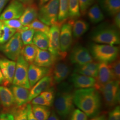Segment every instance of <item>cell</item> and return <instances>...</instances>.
I'll return each mask as SVG.
<instances>
[{
  "mask_svg": "<svg viewBox=\"0 0 120 120\" xmlns=\"http://www.w3.org/2000/svg\"><path fill=\"white\" fill-rule=\"evenodd\" d=\"M73 102L77 108L90 118L98 116L102 102L101 95L95 88L81 89L73 93Z\"/></svg>",
  "mask_w": 120,
  "mask_h": 120,
  "instance_id": "1",
  "label": "cell"
},
{
  "mask_svg": "<svg viewBox=\"0 0 120 120\" xmlns=\"http://www.w3.org/2000/svg\"><path fill=\"white\" fill-rule=\"evenodd\" d=\"M59 90L55 96L54 105L57 113L63 120H64L71 114L74 108L73 92H72V86L69 84L61 85Z\"/></svg>",
  "mask_w": 120,
  "mask_h": 120,
  "instance_id": "2",
  "label": "cell"
},
{
  "mask_svg": "<svg viewBox=\"0 0 120 120\" xmlns=\"http://www.w3.org/2000/svg\"><path fill=\"white\" fill-rule=\"evenodd\" d=\"M90 39L94 43L114 45L120 43V33L114 26L102 24L91 33Z\"/></svg>",
  "mask_w": 120,
  "mask_h": 120,
  "instance_id": "3",
  "label": "cell"
},
{
  "mask_svg": "<svg viewBox=\"0 0 120 120\" xmlns=\"http://www.w3.org/2000/svg\"><path fill=\"white\" fill-rule=\"evenodd\" d=\"M89 51L93 59L100 63L109 64L118 57L119 48L114 45L94 43L90 45Z\"/></svg>",
  "mask_w": 120,
  "mask_h": 120,
  "instance_id": "4",
  "label": "cell"
},
{
  "mask_svg": "<svg viewBox=\"0 0 120 120\" xmlns=\"http://www.w3.org/2000/svg\"><path fill=\"white\" fill-rule=\"evenodd\" d=\"M59 0H50L40 7L38 17L39 20L48 26L58 23Z\"/></svg>",
  "mask_w": 120,
  "mask_h": 120,
  "instance_id": "5",
  "label": "cell"
},
{
  "mask_svg": "<svg viewBox=\"0 0 120 120\" xmlns=\"http://www.w3.org/2000/svg\"><path fill=\"white\" fill-rule=\"evenodd\" d=\"M23 46L20 34L17 32L8 41L0 45V51L10 60L16 61L21 54Z\"/></svg>",
  "mask_w": 120,
  "mask_h": 120,
  "instance_id": "6",
  "label": "cell"
},
{
  "mask_svg": "<svg viewBox=\"0 0 120 120\" xmlns=\"http://www.w3.org/2000/svg\"><path fill=\"white\" fill-rule=\"evenodd\" d=\"M74 20H68L63 23L60 27V59H65L67 52L73 43L72 25Z\"/></svg>",
  "mask_w": 120,
  "mask_h": 120,
  "instance_id": "7",
  "label": "cell"
},
{
  "mask_svg": "<svg viewBox=\"0 0 120 120\" xmlns=\"http://www.w3.org/2000/svg\"><path fill=\"white\" fill-rule=\"evenodd\" d=\"M30 64L21 54L16 60L15 71L13 79V85L20 86L28 89L31 86L28 78V69Z\"/></svg>",
  "mask_w": 120,
  "mask_h": 120,
  "instance_id": "8",
  "label": "cell"
},
{
  "mask_svg": "<svg viewBox=\"0 0 120 120\" xmlns=\"http://www.w3.org/2000/svg\"><path fill=\"white\" fill-rule=\"evenodd\" d=\"M65 59L57 60L52 67L50 75L54 84H59L66 79L71 73V68Z\"/></svg>",
  "mask_w": 120,
  "mask_h": 120,
  "instance_id": "9",
  "label": "cell"
},
{
  "mask_svg": "<svg viewBox=\"0 0 120 120\" xmlns=\"http://www.w3.org/2000/svg\"><path fill=\"white\" fill-rule=\"evenodd\" d=\"M61 25L58 22L51 26L49 37L48 49L53 56L60 59V33Z\"/></svg>",
  "mask_w": 120,
  "mask_h": 120,
  "instance_id": "10",
  "label": "cell"
},
{
  "mask_svg": "<svg viewBox=\"0 0 120 120\" xmlns=\"http://www.w3.org/2000/svg\"><path fill=\"white\" fill-rule=\"evenodd\" d=\"M69 59L72 64L76 65H83L94 61L89 50L79 45L73 48Z\"/></svg>",
  "mask_w": 120,
  "mask_h": 120,
  "instance_id": "11",
  "label": "cell"
},
{
  "mask_svg": "<svg viewBox=\"0 0 120 120\" xmlns=\"http://www.w3.org/2000/svg\"><path fill=\"white\" fill-rule=\"evenodd\" d=\"M26 5L18 0H12L0 15V20L5 21L19 19L26 9Z\"/></svg>",
  "mask_w": 120,
  "mask_h": 120,
  "instance_id": "12",
  "label": "cell"
},
{
  "mask_svg": "<svg viewBox=\"0 0 120 120\" xmlns=\"http://www.w3.org/2000/svg\"><path fill=\"white\" fill-rule=\"evenodd\" d=\"M96 78L94 88L98 90L109 82L115 80L109 64L104 62L99 63L98 76Z\"/></svg>",
  "mask_w": 120,
  "mask_h": 120,
  "instance_id": "13",
  "label": "cell"
},
{
  "mask_svg": "<svg viewBox=\"0 0 120 120\" xmlns=\"http://www.w3.org/2000/svg\"><path fill=\"white\" fill-rule=\"evenodd\" d=\"M16 65V62L6 58H0V69L3 76V85L7 86L12 84Z\"/></svg>",
  "mask_w": 120,
  "mask_h": 120,
  "instance_id": "14",
  "label": "cell"
},
{
  "mask_svg": "<svg viewBox=\"0 0 120 120\" xmlns=\"http://www.w3.org/2000/svg\"><path fill=\"white\" fill-rule=\"evenodd\" d=\"M119 85L110 86L100 90L103 96L104 101L108 107L116 105L120 102Z\"/></svg>",
  "mask_w": 120,
  "mask_h": 120,
  "instance_id": "15",
  "label": "cell"
},
{
  "mask_svg": "<svg viewBox=\"0 0 120 120\" xmlns=\"http://www.w3.org/2000/svg\"><path fill=\"white\" fill-rule=\"evenodd\" d=\"M50 72L51 68L30 64L28 69V78L31 88L41 79L50 75Z\"/></svg>",
  "mask_w": 120,
  "mask_h": 120,
  "instance_id": "16",
  "label": "cell"
},
{
  "mask_svg": "<svg viewBox=\"0 0 120 120\" xmlns=\"http://www.w3.org/2000/svg\"><path fill=\"white\" fill-rule=\"evenodd\" d=\"M58 59L49 51L37 48V53L33 64L41 67L50 68Z\"/></svg>",
  "mask_w": 120,
  "mask_h": 120,
  "instance_id": "17",
  "label": "cell"
},
{
  "mask_svg": "<svg viewBox=\"0 0 120 120\" xmlns=\"http://www.w3.org/2000/svg\"><path fill=\"white\" fill-rule=\"evenodd\" d=\"M53 85L52 79L50 75L46 76L41 79L32 87V88L30 91L28 102Z\"/></svg>",
  "mask_w": 120,
  "mask_h": 120,
  "instance_id": "18",
  "label": "cell"
},
{
  "mask_svg": "<svg viewBox=\"0 0 120 120\" xmlns=\"http://www.w3.org/2000/svg\"><path fill=\"white\" fill-rule=\"evenodd\" d=\"M70 80L74 87L78 89L94 88L96 82L95 78L74 72L71 75Z\"/></svg>",
  "mask_w": 120,
  "mask_h": 120,
  "instance_id": "19",
  "label": "cell"
},
{
  "mask_svg": "<svg viewBox=\"0 0 120 120\" xmlns=\"http://www.w3.org/2000/svg\"><path fill=\"white\" fill-rule=\"evenodd\" d=\"M10 89L13 93L16 106H21L28 102L30 91L29 89L14 85L11 86Z\"/></svg>",
  "mask_w": 120,
  "mask_h": 120,
  "instance_id": "20",
  "label": "cell"
},
{
  "mask_svg": "<svg viewBox=\"0 0 120 120\" xmlns=\"http://www.w3.org/2000/svg\"><path fill=\"white\" fill-rule=\"evenodd\" d=\"M0 103L5 109H11L15 106L13 93L10 88L0 86Z\"/></svg>",
  "mask_w": 120,
  "mask_h": 120,
  "instance_id": "21",
  "label": "cell"
},
{
  "mask_svg": "<svg viewBox=\"0 0 120 120\" xmlns=\"http://www.w3.org/2000/svg\"><path fill=\"white\" fill-rule=\"evenodd\" d=\"M38 13V9L36 4H29L26 7L19 20L22 25L27 26L37 18Z\"/></svg>",
  "mask_w": 120,
  "mask_h": 120,
  "instance_id": "22",
  "label": "cell"
},
{
  "mask_svg": "<svg viewBox=\"0 0 120 120\" xmlns=\"http://www.w3.org/2000/svg\"><path fill=\"white\" fill-rule=\"evenodd\" d=\"M101 8L109 16L113 17L120 10V0H98Z\"/></svg>",
  "mask_w": 120,
  "mask_h": 120,
  "instance_id": "23",
  "label": "cell"
},
{
  "mask_svg": "<svg viewBox=\"0 0 120 120\" xmlns=\"http://www.w3.org/2000/svg\"><path fill=\"white\" fill-rule=\"evenodd\" d=\"M90 28L89 23L82 19H76L72 25L73 35L76 39H79L86 33Z\"/></svg>",
  "mask_w": 120,
  "mask_h": 120,
  "instance_id": "24",
  "label": "cell"
},
{
  "mask_svg": "<svg viewBox=\"0 0 120 120\" xmlns=\"http://www.w3.org/2000/svg\"><path fill=\"white\" fill-rule=\"evenodd\" d=\"M87 15L90 21L93 24L103 21L105 18L103 12L98 4H95L89 9Z\"/></svg>",
  "mask_w": 120,
  "mask_h": 120,
  "instance_id": "25",
  "label": "cell"
},
{
  "mask_svg": "<svg viewBox=\"0 0 120 120\" xmlns=\"http://www.w3.org/2000/svg\"><path fill=\"white\" fill-rule=\"evenodd\" d=\"M49 37L41 32L35 31L33 44L39 49L47 50L49 47Z\"/></svg>",
  "mask_w": 120,
  "mask_h": 120,
  "instance_id": "26",
  "label": "cell"
},
{
  "mask_svg": "<svg viewBox=\"0 0 120 120\" xmlns=\"http://www.w3.org/2000/svg\"><path fill=\"white\" fill-rule=\"evenodd\" d=\"M32 110L35 117L38 120H47L51 112L48 106L33 105Z\"/></svg>",
  "mask_w": 120,
  "mask_h": 120,
  "instance_id": "27",
  "label": "cell"
},
{
  "mask_svg": "<svg viewBox=\"0 0 120 120\" xmlns=\"http://www.w3.org/2000/svg\"><path fill=\"white\" fill-rule=\"evenodd\" d=\"M37 53V47L34 45H25L22 48L21 55L29 64L33 63Z\"/></svg>",
  "mask_w": 120,
  "mask_h": 120,
  "instance_id": "28",
  "label": "cell"
},
{
  "mask_svg": "<svg viewBox=\"0 0 120 120\" xmlns=\"http://www.w3.org/2000/svg\"><path fill=\"white\" fill-rule=\"evenodd\" d=\"M69 0H59L58 22L62 25L69 17Z\"/></svg>",
  "mask_w": 120,
  "mask_h": 120,
  "instance_id": "29",
  "label": "cell"
},
{
  "mask_svg": "<svg viewBox=\"0 0 120 120\" xmlns=\"http://www.w3.org/2000/svg\"><path fill=\"white\" fill-rule=\"evenodd\" d=\"M69 19L75 21L81 16L78 0H69Z\"/></svg>",
  "mask_w": 120,
  "mask_h": 120,
  "instance_id": "30",
  "label": "cell"
},
{
  "mask_svg": "<svg viewBox=\"0 0 120 120\" xmlns=\"http://www.w3.org/2000/svg\"><path fill=\"white\" fill-rule=\"evenodd\" d=\"M16 32L17 31L15 30L3 23L0 33V45L8 41Z\"/></svg>",
  "mask_w": 120,
  "mask_h": 120,
  "instance_id": "31",
  "label": "cell"
},
{
  "mask_svg": "<svg viewBox=\"0 0 120 120\" xmlns=\"http://www.w3.org/2000/svg\"><path fill=\"white\" fill-rule=\"evenodd\" d=\"M27 104L21 106H14L11 109V112L14 116V120H28L27 114Z\"/></svg>",
  "mask_w": 120,
  "mask_h": 120,
  "instance_id": "32",
  "label": "cell"
},
{
  "mask_svg": "<svg viewBox=\"0 0 120 120\" xmlns=\"http://www.w3.org/2000/svg\"><path fill=\"white\" fill-rule=\"evenodd\" d=\"M27 26L30 28L34 30L35 31L41 32L47 35L48 36L50 31L49 26L44 24L37 18Z\"/></svg>",
  "mask_w": 120,
  "mask_h": 120,
  "instance_id": "33",
  "label": "cell"
},
{
  "mask_svg": "<svg viewBox=\"0 0 120 120\" xmlns=\"http://www.w3.org/2000/svg\"><path fill=\"white\" fill-rule=\"evenodd\" d=\"M35 30L29 28L27 29L22 30L19 33L20 34L21 38L24 45L32 44Z\"/></svg>",
  "mask_w": 120,
  "mask_h": 120,
  "instance_id": "34",
  "label": "cell"
},
{
  "mask_svg": "<svg viewBox=\"0 0 120 120\" xmlns=\"http://www.w3.org/2000/svg\"><path fill=\"white\" fill-rule=\"evenodd\" d=\"M2 22L4 25L15 30L18 32L29 28L27 26L22 25L20 20H18V19L2 21Z\"/></svg>",
  "mask_w": 120,
  "mask_h": 120,
  "instance_id": "35",
  "label": "cell"
},
{
  "mask_svg": "<svg viewBox=\"0 0 120 120\" xmlns=\"http://www.w3.org/2000/svg\"><path fill=\"white\" fill-rule=\"evenodd\" d=\"M115 80H119L120 77V61L118 57L109 64Z\"/></svg>",
  "mask_w": 120,
  "mask_h": 120,
  "instance_id": "36",
  "label": "cell"
},
{
  "mask_svg": "<svg viewBox=\"0 0 120 120\" xmlns=\"http://www.w3.org/2000/svg\"><path fill=\"white\" fill-rule=\"evenodd\" d=\"M70 120H87L88 116L79 109H75L71 112Z\"/></svg>",
  "mask_w": 120,
  "mask_h": 120,
  "instance_id": "37",
  "label": "cell"
},
{
  "mask_svg": "<svg viewBox=\"0 0 120 120\" xmlns=\"http://www.w3.org/2000/svg\"><path fill=\"white\" fill-rule=\"evenodd\" d=\"M80 13L82 15H85L91 5L93 4L94 0H78Z\"/></svg>",
  "mask_w": 120,
  "mask_h": 120,
  "instance_id": "38",
  "label": "cell"
},
{
  "mask_svg": "<svg viewBox=\"0 0 120 120\" xmlns=\"http://www.w3.org/2000/svg\"><path fill=\"white\" fill-rule=\"evenodd\" d=\"M42 96L46 100L48 101L52 104L53 103L54 98H55V94L54 90L53 87H51L47 90H45L41 94Z\"/></svg>",
  "mask_w": 120,
  "mask_h": 120,
  "instance_id": "39",
  "label": "cell"
},
{
  "mask_svg": "<svg viewBox=\"0 0 120 120\" xmlns=\"http://www.w3.org/2000/svg\"><path fill=\"white\" fill-rule=\"evenodd\" d=\"M31 101L32 105H37L48 107L51 106L52 105V104L48 101L41 95H39L38 96L35 98Z\"/></svg>",
  "mask_w": 120,
  "mask_h": 120,
  "instance_id": "40",
  "label": "cell"
},
{
  "mask_svg": "<svg viewBox=\"0 0 120 120\" xmlns=\"http://www.w3.org/2000/svg\"><path fill=\"white\" fill-rule=\"evenodd\" d=\"M108 120H120V107L119 106H116L109 112Z\"/></svg>",
  "mask_w": 120,
  "mask_h": 120,
  "instance_id": "41",
  "label": "cell"
},
{
  "mask_svg": "<svg viewBox=\"0 0 120 120\" xmlns=\"http://www.w3.org/2000/svg\"><path fill=\"white\" fill-rule=\"evenodd\" d=\"M0 120H14V118L11 112L5 111L0 114Z\"/></svg>",
  "mask_w": 120,
  "mask_h": 120,
  "instance_id": "42",
  "label": "cell"
},
{
  "mask_svg": "<svg viewBox=\"0 0 120 120\" xmlns=\"http://www.w3.org/2000/svg\"><path fill=\"white\" fill-rule=\"evenodd\" d=\"M27 114L28 120H38L34 116L32 110V105L30 104H27Z\"/></svg>",
  "mask_w": 120,
  "mask_h": 120,
  "instance_id": "43",
  "label": "cell"
},
{
  "mask_svg": "<svg viewBox=\"0 0 120 120\" xmlns=\"http://www.w3.org/2000/svg\"><path fill=\"white\" fill-rule=\"evenodd\" d=\"M113 26L118 29L120 28V12L117 13L113 17Z\"/></svg>",
  "mask_w": 120,
  "mask_h": 120,
  "instance_id": "44",
  "label": "cell"
},
{
  "mask_svg": "<svg viewBox=\"0 0 120 120\" xmlns=\"http://www.w3.org/2000/svg\"><path fill=\"white\" fill-rule=\"evenodd\" d=\"M47 120H60L59 118L54 111H52Z\"/></svg>",
  "mask_w": 120,
  "mask_h": 120,
  "instance_id": "45",
  "label": "cell"
},
{
  "mask_svg": "<svg viewBox=\"0 0 120 120\" xmlns=\"http://www.w3.org/2000/svg\"><path fill=\"white\" fill-rule=\"evenodd\" d=\"M9 0H0V15L5 5L7 3Z\"/></svg>",
  "mask_w": 120,
  "mask_h": 120,
  "instance_id": "46",
  "label": "cell"
},
{
  "mask_svg": "<svg viewBox=\"0 0 120 120\" xmlns=\"http://www.w3.org/2000/svg\"><path fill=\"white\" fill-rule=\"evenodd\" d=\"M90 120H106V117L105 115H101L93 117Z\"/></svg>",
  "mask_w": 120,
  "mask_h": 120,
  "instance_id": "47",
  "label": "cell"
},
{
  "mask_svg": "<svg viewBox=\"0 0 120 120\" xmlns=\"http://www.w3.org/2000/svg\"><path fill=\"white\" fill-rule=\"evenodd\" d=\"M18 1H20L25 4V5H28L29 4H31L33 3V0H18Z\"/></svg>",
  "mask_w": 120,
  "mask_h": 120,
  "instance_id": "48",
  "label": "cell"
},
{
  "mask_svg": "<svg viewBox=\"0 0 120 120\" xmlns=\"http://www.w3.org/2000/svg\"><path fill=\"white\" fill-rule=\"evenodd\" d=\"M50 0H38V3L39 6L41 7L43 5L45 4L46 3H47Z\"/></svg>",
  "mask_w": 120,
  "mask_h": 120,
  "instance_id": "49",
  "label": "cell"
},
{
  "mask_svg": "<svg viewBox=\"0 0 120 120\" xmlns=\"http://www.w3.org/2000/svg\"><path fill=\"white\" fill-rule=\"evenodd\" d=\"M4 82V77H3V76L2 75V73H1V70L0 69V86L2 84H3Z\"/></svg>",
  "mask_w": 120,
  "mask_h": 120,
  "instance_id": "50",
  "label": "cell"
},
{
  "mask_svg": "<svg viewBox=\"0 0 120 120\" xmlns=\"http://www.w3.org/2000/svg\"><path fill=\"white\" fill-rule=\"evenodd\" d=\"M2 24H3V23H2V21H1L0 20V31H1V27H2Z\"/></svg>",
  "mask_w": 120,
  "mask_h": 120,
  "instance_id": "51",
  "label": "cell"
}]
</instances>
